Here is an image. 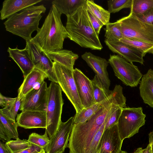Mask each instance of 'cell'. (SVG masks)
Returning <instances> with one entry per match:
<instances>
[{
	"instance_id": "f35d334b",
	"label": "cell",
	"mask_w": 153,
	"mask_h": 153,
	"mask_svg": "<svg viewBox=\"0 0 153 153\" xmlns=\"http://www.w3.org/2000/svg\"><path fill=\"white\" fill-rule=\"evenodd\" d=\"M14 98L7 97L0 94V105L1 107H5L10 101L13 100Z\"/></svg>"
},
{
	"instance_id": "e575fe53",
	"label": "cell",
	"mask_w": 153,
	"mask_h": 153,
	"mask_svg": "<svg viewBox=\"0 0 153 153\" xmlns=\"http://www.w3.org/2000/svg\"><path fill=\"white\" fill-rule=\"evenodd\" d=\"M87 11L91 24L95 33L99 36L100 30L104 25L99 19L87 9Z\"/></svg>"
},
{
	"instance_id": "e0dca14e",
	"label": "cell",
	"mask_w": 153,
	"mask_h": 153,
	"mask_svg": "<svg viewBox=\"0 0 153 153\" xmlns=\"http://www.w3.org/2000/svg\"><path fill=\"white\" fill-rule=\"evenodd\" d=\"M104 42L109 49L114 53H117L128 62H138L143 64V57L145 56L140 51L120 41Z\"/></svg>"
},
{
	"instance_id": "d590c367",
	"label": "cell",
	"mask_w": 153,
	"mask_h": 153,
	"mask_svg": "<svg viewBox=\"0 0 153 153\" xmlns=\"http://www.w3.org/2000/svg\"><path fill=\"white\" fill-rule=\"evenodd\" d=\"M131 13L139 20L153 26V7L141 15H136Z\"/></svg>"
},
{
	"instance_id": "3957f363",
	"label": "cell",
	"mask_w": 153,
	"mask_h": 153,
	"mask_svg": "<svg viewBox=\"0 0 153 153\" xmlns=\"http://www.w3.org/2000/svg\"><path fill=\"white\" fill-rule=\"evenodd\" d=\"M61 14L52 4L42 27L31 39L46 52L62 49L65 39L68 38L61 21Z\"/></svg>"
},
{
	"instance_id": "7402d4cb",
	"label": "cell",
	"mask_w": 153,
	"mask_h": 153,
	"mask_svg": "<svg viewBox=\"0 0 153 153\" xmlns=\"http://www.w3.org/2000/svg\"><path fill=\"white\" fill-rule=\"evenodd\" d=\"M46 53L52 60L72 69H74L76 60L79 58L77 54L67 50L61 49Z\"/></svg>"
},
{
	"instance_id": "d6a6232c",
	"label": "cell",
	"mask_w": 153,
	"mask_h": 153,
	"mask_svg": "<svg viewBox=\"0 0 153 153\" xmlns=\"http://www.w3.org/2000/svg\"><path fill=\"white\" fill-rule=\"evenodd\" d=\"M12 153L22 151L28 148L31 143L27 140L18 139L15 140H10L5 143Z\"/></svg>"
},
{
	"instance_id": "2e32d148",
	"label": "cell",
	"mask_w": 153,
	"mask_h": 153,
	"mask_svg": "<svg viewBox=\"0 0 153 153\" xmlns=\"http://www.w3.org/2000/svg\"><path fill=\"white\" fill-rule=\"evenodd\" d=\"M16 120L18 126L24 128L46 129V112L30 110L22 111L17 114Z\"/></svg>"
},
{
	"instance_id": "5b68a950",
	"label": "cell",
	"mask_w": 153,
	"mask_h": 153,
	"mask_svg": "<svg viewBox=\"0 0 153 153\" xmlns=\"http://www.w3.org/2000/svg\"><path fill=\"white\" fill-rule=\"evenodd\" d=\"M62 91L59 85L56 82H51L48 87L45 131L50 139L56 132L62 122L64 104Z\"/></svg>"
},
{
	"instance_id": "277c9868",
	"label": "cell",
	"mask_w": 153,
	"mask_h": 153,
	"mask_svg": "<svg viewBox=\"0 0 153 153\" xmlns=\"http://www.w3.org/2000/svg\"><path fill=\"white\" fill-rule=\"evenodd\" d=\"M46 8L43 5H33L26 8L12 15L4 22L6 30L19 36L26 41L30 40L31 34L39 30V22Z\"/></svg>"
},
{
	"instance_id": "ffe728a7",
	"label": "cell",
	"mask_w": 153,
	"mask_h": 153,
	"mask_svg": "<svg viewBox=\"0 0 153 153\" xmlns=\"http://www.w3.org/2000/svg\"><path fill=\"white\" fill-rule=\"evenodd\" d=\"M7 51L9 57L13 59L21 69L24 77L34 68V64L25 48L19 49L17 47L13 49L8 47Z\"/></svg>"
},
{
	"instance_id": "ba28073f",
	"label": "cell",
	"mask_w": 153,
	"mask_h": 153,
	"mask_svg": "<svg viewBox=\"0 0 153 153\" xmlns=\"http://www.w3.org/2000/svg\"><path fill=\"white\" fill-rule=\"evenodd\" d=\"M115 76L126 86H137L142 74L137 66L118 55H110L108 60Z\"/></svg>"
},
{
	"instance_id": "d6986e66",
	"label": "cell",
	"mask_w": 153,
	"mask_h": 153,
	"mask_svg": "<svg viewBox=\"0 0 153 153\" xmlns=\"http://www.w3.org/2000/svg\"><path fill=\"white\" fill-rule=\"evenodd\" d=\"M42 0H5L0 11V19H8L23 9L41 1Z\"/></svg>"
},
{
	"instance_id": "836d02e7",
	"label": "cell",
	"mask_w": 153,
	"mask_h": 153,
	"mask_svg": "<svg viewBox=\"0 0 153 153\" xmlns=\"http://www.w3.org/2000/svg\"><path fill=\"white\" fill-rule=\"evenodd\" d=\"M107 2L108 11L110 13H114L123 8H131L132 0H110Z\"/></svg>"
},
{
	"instance_id": "8d00e7d4",
	"label": "cell",
	"mask_w": 153,
	"mask_h": 153,
	"mask_svg": "<svg viewBox=\"0 0 153 153\" xmlns=\"http://www.w3.org/2000/svg\"><path fill=\"white\" fill-rule=\"evenodd\" d=\"M0 138L1 140L6 142L10 141L12 138L9 133L0 123Z\"/></svg>"
},
{
	"instance_id": "4fadbf2b",
	"label": "cell",
	"mask_w": 153,
	"mask_h": 153,
	"mask_svg": "<svg viewBox=\"0 0 153 153\" xmlns=\"http://www.w3.org/2000/svg\"><path fill=\"white\" fill-rule=\"evenodd\" d=\"M73 74L77 91L83 108L95 104L91 80L78 68L73 69Z\"/></svg>"
},
{
	"instance_id": "8992f818",
	"label": "cell",
	"mask_w": 153,
	"mask_h": 153,
	"mask_svg": "<svg viewBox=\"0 0 153 153\" xmlns=\"http://www.w3.org/2000/svg\"><path fill=\"white\" fill-rule=\"evenodd\" d=\"M146 117L141 107L123 108L117 124L121 140L123 141L138 133L145 124Z\"/></svg>"
},
{
	"instance_id": "7a4b0ae2",
	"label": "cell",
	"mask_w": 153,
	"mask_h": 153,
	"mask_svg": "<svg viewBox=\"0 0 153 153\" xmlns=\"http://www.w3.org/2000/svg\"><path fill=\"white\" fill-rule=\"evenodd\" d=\"M87 11L86 2L72 14L67 16L65 28L68 38L82 47L100 51L103 47L91 24Z\"/></svg>"
},
{
	"instance_id": "5bb4252c",
	"label": "cell",
	"mask_w": 153,
	"mask_h": 153,
	"mask_svg": "<svg viewBox=\"0 0 153 153\" xmlns=\"http://www.w3.org/2000/svg\"><path fill=\"white\" fill-rule=\"evenodd\" d=\"M81 57L97 76L103 86L109 90L111 82L107 71L108 61L90 52H85Z\"/></svg>"
},
{
	"instance_id": "4dcf8cb0",
	"label": "cell",
	"mask_w": 153,
	"mask_h": 153,
	"mask_svg": "<svg viewBox=\"0 0 153 153\" xmlns=\"http://www.w3.org/2000/svg\"><path fill=\"white\" fill-rule=\"evenodd\" d=\"M0 123L7 130L12 138L16 140L19 139L17 131L18 126L16 121L8 118L0 111Z\"/></svg>"
},
{
	"instance_id": "7c38bea8",
	"label": "cell",
	"mask_w": 153,
	"mask_h": 153,
	"mask_svg": "<svg viewBox=\"0 0 153 153\" xmlns=\"http://www.w3.org/2000/svg\"><path fill=\"white\" fill-rule=\"evenodd\" d=\"M74 117L65 122H61L59 128L45 149L46 153H63L67 147L72 130Z\"/></svg>"
},
{
	"instance_id": "f546056e",
	"label": "cell",
	"mask_w": 153,
	"mask_h": 153,
	"mask_svg": "<svg viewBox=\"0 0 153 153\" xmlns=\"http://www.w3.org/2000/svg\"><path fill=\"white\" fill-rule=\"evenodd\" d=\"M153 7V0H132L130 13L141 15Z\"/></svg>"
},
{
	"instance_id": "44dd1931",
	"label": "cell",
	"mask_w": 153,
	"mask_h": 153,
	"mask_svg": "<svg viewBox=\"0 0 153 153\" xmlns=\"http://www.w3.org/2000/svg\"><path fill=\"white\" fill-rule=\"evenodd\" d=\"M140 95L143 102L153 108V70L149 69L142 78L139 86Z\"/></svg>"
},
{
	"instance_id": "ee69618b",
	"label": "cell",
	"mask_w": 153,
	"mask_h": 153,
	"mask_svg": "<svg viewBox=\"0 0 153 153\" xmlns=\"http://www.w3.org/2000/svg\"><path fill=\"white\" fill-rule=\"evenodd\" d=\"M119 153H128L125 151H122L121 150Z\"/></svg>"
},
{
	"instance_id": "83f0119b",
	"label": "cell",
	"mask_w": 153,
	"mask_h": 153,
	"mask_svg": "<svg viewBox=\"0 0 153 153\" xmlns=\"http://www.w3.org/2000/svg\"><path fill=\"white\" fill-rule=\"evenodd\" d=\"M100 103L94 105L86 108H84L79 113L74 116V124L85 122L88 120L102 107Z\"/></svg>"
},
{
	"instance_id": "f1b7e54d",
	"label": "cell",
	"mask_w": 153,
	"mask_h": 153,
	"mask_svg": "<svg viewBox=\"0 0 153 153\" xmlns=\"http://www.w3.org/2000/svg\"><path fill=\"white\" fill-rule=\"evenodd\" d=\"M22 99L18 96L8 103L3 108L0 109L4 115L8 118L15 121L16 117L20 109Z\"/></svg>"
},
{
	"instance_id": "74e56055",
	"label": "cell",
	"mask_w": 153,
	"mask_h": 153,
	"mask_svg": "<svg viewBox=\"0 0 153 153\" xmlns=\"http://www.w3.org/2000/svg\"><path fill=\"white\" fill-rule=\"evenodd\" d=\"M43 149L37 145L31 143V146L22 151V153H39Z\"/></svg>"
},
{
	"instance_id": "60d3db41",
	"label": "cell",
	"mask_w": 153,
	"mask_h": 153,
	"mask_svg": "<svg viewBox=\"0 0 153 153\" xmlns=\"http://www.w3.org/2000/svg\"><path fill=\"white\" fill-rule=\"evenodd\" d=\"M0 153H12V152L5 144L0 142Z\"/></svg>"
},
{
	"instance_id": "9a60e30c",
	"label": "cell",
	"mask_w": 153,
	"mask_h": 153,
	"mask_svg": "<svg viewBox=\"0 0 153 153\" xmlns=\"http://www.w3.org/2000/svg\"><path fill=\"white\" fill-rule=\"evenodd\" d=\"M123 140L120 137L117 124L105 130L99 146L98 153H119Z\"/></svg>"
},
{
	"instance_id": "8fae6325",
	"label": "cell",
	"mask_w": 153,
	"mask_h": 153,
	"mask_svg": "<svg viewBox=\"0 0 153 153\" xmlns=\"http://www.w3.org/2000/svg\"><path fill=\"white\" fill-rule=\"evenodd\" d=\"M48 89L46 82L44 81L38 88L30 91L22 99L19 110L46 112Z\"/></svg>"
},
{
	"instance_id": "d4e9b609",
	"label": "cell",
	"mask_w": 153,
	"mask_h": 153,
	"mask_svg": "<svg viewBox=\"0 0 153 153\" xmlns=\"http://www.w3.org/2000/svg\"><path fill=\"white\" fill-rule=\"evenodd\" d=\"M86 4L87 9L99 19L104 25H106L109 23L110 13L108 10L96 4L93 0H86Z\"/></svg>"
},
{
	"instance_id": "9c48e42d",
	"label": "cell",
	"mask_w": 153,
	"mask_h": 153,
	"mask_svg": "<svg viewBox=\"0 0 153 153\" xmlns=\"http://www.w3.org/2000/svg\"><path fill=\"white\" fill-rule=\"evenodd\" d=\"M118 21L120 23L123 38L153 44V26L139 20L131 13Z\"/></svg>"
},
{
	"instance_id": "f6af8a7d",
	"label": "cell",
	"mask_w": 153,
	"mask_h": 153,
	"mask_svg": "<svg viewBox=\"0 0 153 153\" xmlns=\"http://www.w3.org/2000/svg\"><path fill=\"white\" fill-rule=\"evenodd\" d=\"M22 151H21V152H16V153H22Z\"/></svg>"
},
{
	"instance_id": "b9f144b4",
	"label": "cell",
	"mask_w": 153,
	"mask_h": 153,
	"mask_svg": "<svg viewBox=\"0 0 153 153\" xmlns=\"http://www.w3.org/2000/svg\"><path fill=\"white\" fill-rule=\"evenodd\" d=\"M149 144L151 148V153H153V131L150 132L149 135Z\"/></svg>"
},
{
	"instance_id": "ab89813d",
	"label": "cell",
	"mask_w": 153,
	"mask_h": 153,
	"mask_svg": "<svg viewBox=\"0 0 153 153\" xmlns=\"http://www.w3.org/2000/svg\"><path fill=\"white\" fill-rule=\"evenodd\" d=\"M134 153H151L150 146L149 144L147 147L144 149L141 147L137 148Z\"/></svg>"
},
{
	"instance_id": "bcb514c9",
	"label": "cell",
	"mask_w": 153,
	"mask_h": 153,
	"mask_svg": "<svg viewBox=\"0 0 153 153\" xmlns=\"http://www.w3.org/2000/svg\"><path fill=\"white\" fill-rule=\"evenodd\" d=\"M97 153H98V152Z\"/></svg>"
},
{
	"instance_id": "4316f807",
	"label": "cell",
	"mask_w": 153,
	"mask_h": 153,
	"mask_svg": "<svg viewBox=\"0 0 153 153\" xmlns=\"http://www.w3.org/2000/svg\"><path fill=\"white\" fill-rule=\"evenodd\" d=\"M119 41L143 53L153 54V44L132 39L123 38Z\"/></svg>"
},
{
	"instance_id": "7bdbcfd3",
	"label": "cell",
	"mask_w": 153,
	"mask_h": 153,
	"mask_svg": "<svg viewBox=\"0 0 153 153\" xmlns=\"http://www.w3.org/2000/svg\"><path fill=\"white\" fill-rule=\"evenodd\" d=\"M39 153H46L45 149H43Z\"/></svg>"
},
{
	"instance_id": "ac0fdd59",
	"label": "cell",
	"mask_w": 153,
	"mask_h": 153,
	"mask_svg": "<svg viewBox=\"0 0 153 153\" xmlns=\"http://www.w3.org/2000/svg\"><path fill=\"white\" fill-rule=\"evenodd\" d=\"M48 78L43 72L35 68L24 77L23 81L18 90V95L21 99L29 92L39 86Z\"/></svg>"
},
{
	"instance_id": "cb8c5ba5",
	"label": "cell",
	"mask_w": 153,
	"mask_h": 153,
	"mask_svg": "<svg viewBox=\"0 0 153 153\" xmlns=\"http://www.w3.org/2000/svg\"><path fill=\"white\" fill-rule=\"evenodd\" d=\"M91 81L95 104L99 103L109 97L112 91L104 88L96 75Z\"/></svg>"
},
{
	"instance_id": "30bf717a",
	"label": "cell",
	"mask_w": 153,
	"mask_h": 153,
	"mask_svg": "<svg viewBox=\"0 0 153 153\" xmlns=\"http://www.w3.org/2000/svg\"><path fill=\"white\" fill-rule=\"evenodd\" d=\"M25 48L34 64V68L44 72L49 80L58 83V80L53 70V62L46 52L31 39L26 42Z\"/></svg>"
},
{
	"instance_id": "603a6c76",
	"label": "cell",
	"mask_w": 153,
	"mask_h": 153,
	"mask_svg": "<svg viewBox=\"0 0 153 153\" xmlns=\"http://www.w3.org/2000/svg\"><path fill=\"white\" fill-rule=\"evenodd\" d=\"M86 1L85 0H55L52 3L61 14L67 16L72 14Z\"/></svg>"
},
{
	"instance_id": "1f68e13d",
	"label": "cell",
	"mask_w": 153,
	"mask_h": 153,
	"mask_svg": "<svg viewBox=\"0 0 153 153\" xmlns=\"http://www.w3.org/2000/svg\"><path fill=\"white\" fill-rule=\"evenodd\" d=\"M46 131L45 134L42 135L36 133H32L29 135L27 140L30 143L45 149L50 142V139Z\"/></svg>"
},
{
	"instance_id": "6da1fadb",
	"label": "cell",
	"mask_w": 153,
	"mask_h": 153,
	"mask_svg": "<svg viewBox=\"0 0 153 153\" xmlns=\"http://www.w3.org/2000/svg\"><path fill=\"white\" fill-rule=\"evenodd\" d=\"M115 101L114 97L110 95L99 103L102 107L87 122L73 124L67 146L70 153H90L95 136Z\"/></svg>"
},
{
	"instance_id": "484cf974",
	"label": "cell",
	"mask_w": 153,
	"mask_h": 153,
	"mask_svg": "<svg viewBox=\"0 0 153 153\" xmlns=\"http://www.w3.org/2000/svg\"><path fill=\"white\" fill-rule=\"evenodd\" d=\"M105 40L108 41H117L123 38L120 23L117 20L114 23L109 22L106 25Z\"/></svg>"
},
{
	"instance_id": "52a82bcc",
	"label": "cell",
	"mask_w": 153,
	"mask_h": 153,
	"mask_svg": "<svg viewBox=\"0 0 153 153\" xmlns=\"http://www.w3.org/2000/svg\"><path fill=\"white\" fill-rule=\"evenodd\" d=\"M53 68L58 83L74 107L76 113L83 109L76 88L73 69L53 62Z\"/></svg>"
}]
</instances>
